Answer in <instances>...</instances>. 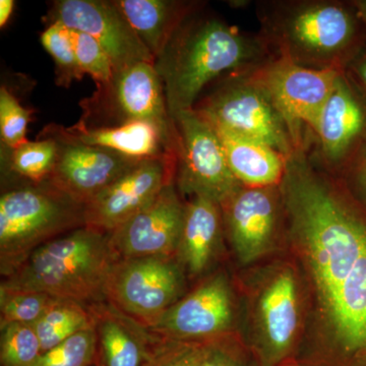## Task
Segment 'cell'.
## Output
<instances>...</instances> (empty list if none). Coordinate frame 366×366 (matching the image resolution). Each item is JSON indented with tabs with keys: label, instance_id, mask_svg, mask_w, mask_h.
<instances>
[{
	"label": "cell",
	"instance_id": "obj_1",
	"mask_svg": "<svg viewBox=\"0 0 366 366\" xmlns=\"http://www.w3.org/2000/svg\"><path fill=\"white\" fill-rule=\"evenodd\" d=\"M292 229L334 331L336 366H366V222L317 172L305 151L280 183Z\"/></svg>",
	"mask_w": 366,
	"mask_h": 366
},
{
	"label": "cell",
	"instance_id": "obj_2",
	"mask_svg": "<svg viewBox=\"0 0 366 366\" xmlns=\"http://www.w3.org/2000/svg\"><path fill=\"white\" fill-rule=\"evenodd\" d=\"M190 14L155 59L170 117L192 109L202 92L223 74L252 71L272 56L262 38L220 19Z\"/></svg>",
	"mask_w": 366,
	"mask_h": 366
},
{
	"label": "cell",
	"instance_id": "obj_3",
	"mask_svg": "<svg viewBox=\"0 0 366 366\" xmlns=\"http://www.w3.org/2000/svg\"><path fill=\"white\" fill-rule=\"evenodd\" d=\"M113 259L109 233L83 226L45 243L0 285L91 305L104 301Z\"/></svg>",
	"mask_w": 366,
	"mask_h": 366
},
{
	"label": "cell",
	"instance_id": "obj_4",
	"mask_svg": "<svg viewBox=\"0 0 366 366\" xmlns=\"http://www.w3.org/2000/svg\"><path fill=\"white\" fill-rule=\"evenodd\" d=\"M264 14L266 44L300 66L344 71L357 37V11L333 0L281 2Z\"/></svg>",
	"mask_w": 366,
	"mask_h": 366
},
{
	"label": "cell",
	"instance_id": "obj_5",
	"mask_svg": "<svg viewBox=\"0 0 366 366\" xmlns=\"http://www.w3.org/2000/svg\"><path fill=\"white\" fill-rule=\"evenodd\" d=\"M86 226L85 204L46 180L25 182L0 197V272L9 276L38 247Z\"/></svg>",
	"mask_w": 366,
	"mask_h": 366
},
{
	"label": "cell",
	"instance_id": "obj_6",
	"mask_svg": "<svg viewBox=\"0 0 366 366\" xmlns=\"http://www.w3.org/2000/svg\"><path fill=\"white\" fill-rule=\"evenodd\" d=\"M83 115L76 129H105L131 122L156 125L175 153L178 150L177 125L168 112L162 79L151 62H139L114 71L105 84L97 85L91 97L81 101Z\"/></svg>",
	"mask_w": 366,
	"mask_h": 366
},
{
	"label": "cell",
	"instance_id": "obj_7",
	"mask_svg": "<svg viewBox=\"0 0 366 366\" xmlns=\"http://www.w3.org/2000/svg\"><path fill=\"white\" fill-rule=\"evenodd\" d=\"M192 109L214 127L262 142L287 159L297 152L283 117L252 71L226 76Z\"/></svg>",
	"mask_w": 366,
	"mask_h": 366
},
{
	"label": "cell",
	"instance_id": "obj_8",
	"mask_svg": "<svg viewBox=\"0 0 366 366\" xmlns=\"http://www.w3.org/2000/svg\"><path fill=\"white\" fill-rule=\"evenodd\" d=\"M184 272L175 255L132 257L113 262L105 301L144 327L182 297Z\"/></svg>",
	"mask_w": 366,
	"mask_h": 366
},
{
	"label": "cell",
	"instance_id": "obj_9",
	"mask_svg": "<svg viewBox=\"0 0 366 366\" xmlns=\"http://www.w3.org/2000/svg\"><path fill=\"white\" fill-rule=\"evenodd\" d=\"M342 71L302 66L276 55L252 69L287 125L296 150L305 151L307 134L314 136L320 110Z\"/></svg>",
	"mask_w": 366,
	"mask_h": 366
},
{
	"label": "cell",
	"instance_id": "obj_10",
	"mask_svg": "<svg viewBox=\"0 0 366 366\" xmlns=\"http://www.w3.org/2000/svg\"><path fill=\"white\" fill-rule=\"evenodd\" d=\"M178 132L175 185L182 194L222 203L242 187L229 168L220 137L194 109L173 118Z\"/></svg>",
	"mask_w": 366,
	"mask_h": 366
},
{
	"label": "cell",
	"instance_id": "obj_11",
	"mask_svg": "<svg viewBox=\"0 0 366 366\" xmlns=\"http://www.w3.org/2000/svg\"><path fill=\"white\" fill-rule=\"evenodd\" d=\"M41 136L54 137L59 157L48 182L79 203L86 204L129 172L139 159L74 139L61 125H49Z\"/></svg>",
	"mask_w": 366,
	"mask_h": 366
},
{
	"label": "cell",
	"instance_id": "obj_12",
	"mask_svg": "<svg viewBox=\"0 0 366 366\" xmlns=\"http://www.w3.org/2000/svg\"><path fill=\"white\" fill-rule=\"evenodd\" d=\"M50 23L89 34L112 59L114 71L139 62L155 64L117 0H57L49 13Z\"/></svg>",
	"mask_w": 366,
	"mask_h": 366
},
{
	"label": "cell",
	"instance_id": "obj_13",
	"mask_svg": "<svg viewBox=\"0 0 366 366\" xmlns=\"http://www.w3.org/2000/svg\"><path fill=\"white\" fill-rule=\"evenodd\" d=\"M230 287L223 274H217L146 327L164 340L204 343L222 336L232 322Z\"/></svg>",
	"mask_w": 366,
	"mask_h": 366
},
{
	"label": "cell",
	"instance_id": "obj_14",
	"mask_svg": "<svg viewBox=\"0 0 366 366\" xmlns=\"http://www.w3.org/2000/svg\"><path fill=\"white\" fill-rule=\"evenodd\" d=\"M185 209L175 182H170L146 208L109 233L113 259L175 255Z\"/></svg>",
	"mask_w": 366,
	"mask_h": 366
},
{
	"label": "cell",
	"instance_id": "obj_15",
	"mask_svg": "<svg viewBox=\"0 0 366 366\" xmlns=\"http://www.w3.org/2000/svg\"><path fill=\"white\" fill-rule=\"evenodd\" d=\"M175 159H144L85 204L86 226L112 233L175 182Z\"/></svg>",
	"mask_w": 366,
	"mask_h": 366
},
{
	"label": "cell",
	"instance_id": "obj_16",
	"mask_svg": "<svg viewBox=\"0 0 366 366\" xmlns=\"http://www.w3.org/2000/svg\"><path fill=\"white\" fill-rule=\"evenodd\" d=\"M276 187H238L220 204L223 222L243 262L259 259L273 242L278 221Z\"/></svg>",
	"mask_w": 366,
	"mask_h": 366
},
{
	"label": "cell",
	"instance_id": "obj_17",
	"mask_svg": "<svg viewBox=\"0 0 366 366\" xmlns=\"http://www.w3.org/2000/svg\"><path fill=\"white\" fill-rule=\"evenodd\" d=\"M366 134V105L345 71L336 83L315 124L320 160L338 165L350 157Z\"/></svg>",
	"mask_w": 366,
	"mask_h": 366
},
{
	"label": "cell",
	"instance_id": "obj_18",
	"mask_svg": "<svg viewBox=\"0 0 366 366\" xmlns=\"http://www.w3.org/2000/svg\"><path fill=\"white\" fill-rule=\"evenodd\" d=\"M97 336L96 366H144L155 336L107 301L89 305Z\"/></svg>",
	"mask_w": 366,
	"mask_h": 366
},
{
	"label": "cell",
	"instance_id": "obj_19",
	"mask_svg": "<svg viewBox=\"0 0 366 366\" xmlns=\"http://www.w3.org/2000/svg\"><path fill=\"white\" fill-rule=\"evenodd\" d=\"M259 314L262 366H281L292 350L298 326L297 288L290 271L282 272L269 284L259 301Z\"/></svg>",
	"mask_w": 366,
	"mask_h": 366
},
{
	"label": "cell",
	"instance_id": "obj_20",
	"mask_svg": "<svg viewBox=\"0 0 366 366\" xmlns=\"http://www.w3.org/2000/svg\"><path fill=\"white\" fill-rule=\"evenodd\" d=\"M222 221L220 204L209 197L194 196L187 204L175 257L190 276H199L209 268L220 240Z\"/></svg>",
	"mask_w": 366,
	"mask_h": 366
},
{
	"label": "cell",
	"instance_id": "obj_21",
	"mask_svg": "<svg viewBox=\"0 0 366 366\" xmlns=\"http://www.w3.org/2000/svg\"><path fill=\"white\" fill-rule=\"evenodd\" d=\"M215 129L220 137L229 168L240 184L247 187L280 184L287 165L285 156L257 139L227 129Z\"/></svg>",
	"mask_w": 366,
	"mask_h": 366
},
{
	"label": "cell",
	"instance_id": "obj_22",
	"mask_svg": "<svg viewBox=\"0 0 366 366\" xmlns=\"http://www.w3.org/2000/svg\"><path fill=\"white\" fill-rule=\"evenodd\" d=\"M69 136L81 143L118 152L139 159L172 158L177 162V153L163 132L149 122H136L105 129L66 127Z\"/></svg>",
	"mask_w": 366,
	"mask_h": 366
},
{
	"label": "cell",
	"instance_id": "obj_23",
	"mask_svg": "<svg viewBox=\"0 0 366 366\" xmlns=\"http://www.w3.org/2000/svg\"><path fill=\"white\" fill-rule=\"evenodd\" d=\"M127 20L157 59L194 4L174 0H117Z\"/></svg>",
	"mask_w": 366,
	"mask_h": 366
},
{
	"label": "cell",
	"instance_id": "obj_24",
	"mask_svg": "<svg viewBox=\"0 0 366 366\" xmlns=\"http://www.w3.org/2000/svg\"><path fill=\"white\" fill-rule=\"evenodd\" d=\"M34 327L39 337L43 353L74 335L94 327L93 315L88 305L56 298Z\"/></svg>",
	"mask_w": 366,
	"mask_h": 366
},
{
	"label": "cell",
	"instance_id": "obj_25",
	"mask_svg": "<svg viewBox=\"0 0 366 366\" xmlns=\"http://www.w3.org/2000/svg\"><path fill=\"white\" fill-rule=\"evenodd\" d=\"M38 141H28L9 151L7 167L24 182L41 183L50 177L59 157V143L54 137L40 136Z\"/></svg>",
	"mask_w": 366,
	"mask_h": 366
},
{
	"label": "cell",
	"instance_id": "obj_26",
	"mask_svg": "<svg viewBox=\"0 0 366 366\" xmlns=\"http://www.w3.org/2000/svg\"><path fill=\"white\" fill-rule=\"evenodd\" d=\"M41 43L54 60L57 86L69 88L74 81L83 78L69 29L59 23H50L41 35Z\"/></svg>",
	"mask_w": 366,
	"mask_h": 366
},
{
	"label": "cell",
	"instance_id": "obj_27",
	"mask_svg": "<svg viewBox=\"0 0 366 366\" xmlns=\"http://www.w3.org/2000/svg\"><path fill=\"white\" fill-rule=\"evenodd\" d=\"M42 345L33 325H0V366H34Z\"/></svg>",
	"mask_w": 366,
	"mask_h": 366
},
{
	"label": "cell",
	"instance_id": "obj_28",
	"mask_svg": "<svg viewBox=\"0 0 366 366\" xmlns=\"http://www.w3.org/2000/svg\"><path fill=\"white\" fill-rule=\"evenodd\" d=\"M56 297L39 291L0 285V325L9 322L35 325Z\"/></svg>",
	"mask_w": 366,
	"mask_h": 366
},
{
	"label": "cell",
	"instance_id": "obj_29",
	"mask_svg": "<svg viewBox=\"0 0 366 366\" xmlns=\"http://www.w3.org/2000/svg\"><path fill=\"white\" fill-rule=\"evenodd\" d=\"M96 353L97 336L92 327L45 351L34 366H94Z\"/></svg>",
	"mask_w": 366,
	"mask_h": 366
},
{
	"label": "cell",
	"instance_id": "obj_30",
	"mask_svg": "<svg viewBox=\"0 0 366 366\" xmlns=\"http://www.w3.org/2000/svg\"><path fill=\"white\" fill-rule=\"evenodd\" d=\"M31 110L21 106L6 86L0 88V137L6 149L13 150L26 143V127Z\"/></svg>",
	"mask_w": 366,
	"mask_h": 366
},
{
	"label": "cell",
	"instance_id": "obj_31",
	"mask_svg": "<svg viewBox=\"0 0 366 366\" xmlns=\"http://www.w3.org/2000/svg\"><path fill=\"white\" fill-rule=\"evenodd\" d=\"M71 31L74 51L83 74L91 76L97 85L109 81L114 67L100 43L89 34Z\"/></svg>",
	"mask_w": 366,
	"mask_h": 366
},
{
	"label": "cell",
	"instance_id": "obj_32",
	"mask_svg": "<svg viewBox=\"0 0 366 366\" xmlns=\"http://www.w3.org/2000/svg\"><path fill=\"white\" fill-rule=\"evenodd\" d=\"M202 343L164 340L154 342L144 366H201Z\"/></svg>",
	"mask_w": 366,
	"mask_h": 366
},
{
	"label": "cell",
	"instance_id": "obj_33",
	"mask_svg": "<svg viewBox=\"0 0 366 366\" xmlns=\"http://www.w3.org/2000/svg\"><path fill=\"white\" fill-rule=\"evenodd\" d=\"M201 366L249 365L242 353L217 338L202 343Z\"/></svg>",
	"mask_w": 366,
	"mask_h": 366
},
{
	"label": "cell",
	"instance_id": "obj_34",
	"mask_svg": "<svg viewBox=\"0 0 366 366\" xmlns=\"http://www.w3.org/2000/svg\"><path fill=\"white\" fill-rule=\"evenodd\" d=\"M351 69L354 74L357 76L358 79L361 81L366 89V54H361L360 56L354 57L351 60Z\"/></svg>",
	"mask_w": 366,
	"mask_h": 366
},
{
	"label": "cell",
	"instance_id": "obj_35",
	"mask_svg": "<svg viewBox=\"0 0 366 366\" xmlns=\"http://www.w3.org/2000/svg\"><path fill=\"white\" fill-rule=\"evenodd\" d=\"M355 160L356 172H357L361 184L366 189V141L363 143L362 147H361V150Z\"/></svg>",
	"mask_w": 366,
	"mask_h": 366
},
{
	"label": "cell",
	"instance_id": "obj_36",
	"mask_svg": "<svg viewBox=\"0 0 366 366\" xmlns=\"http://www.w3.org/2000/svg\"><path fill=\"white\" fill-rule=\"evenodd\" d=\"M16 2L14 0H1L0 1V26L4 28L9 23L11 14L14 13Z\"/></svg>",
	"mask_w": 366,
	"mask_h": 366
},
{
	"label": "cell",
	"instance_id": "obj_37",
	"mask_svg": "<svg viewBox=\"0 0 366 366\" xmlns=\"http://www.w3.org/2000/svg\"><path fill=\"white\" fill-rule=\"evenodd\" d=\"M356 11H357L358 16L361 20L365 21L366 25V0H360V1L355 2Z\"/></svg>",
	"mask_w": 366,
	"mask_h": 366
},
{
	"label": "cell",
	"instance_id": "obj_38",
	"mask_svg": "<svg viewBox=\"0 0 366 366\" xmlns=\"http://www.w3.org/2000/svg\"><path fill=\"white\" fill-rule=\"evenodd\" d=\"M94 366H96V365H94Z\"/></svg>",
	"mask_w": 366,
	"mask_h": 366
}]
</instances>
